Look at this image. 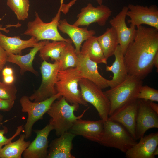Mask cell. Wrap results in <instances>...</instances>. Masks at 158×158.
I'll list each match as a JSON object with an SVG mask.
<instances>
[{"instance_id": "d6986e66", "label": "cell", "mask_w": 158, "mask_h": 158, "mask_svg": "<svg viewBox=\"0 0 158 158\" xmlns=\"http://www.w3.org/2000/svg\"><path fill=\"white\" fill-rule=\"evenodd\" d=\"M75 136L68 131L53 140L49 146L47 158H75L71 150L73 140Z\"/></svg>"}, {"instance_id": "7a4b0ae2", "label": "cell", "mask_w": 158, "mask_h": 158, "mask_svg": "<svg viewBox=\"0 0 158 158\" xmlns=\"http://www.w3.org/2000/svg\"><path fill=\"white\" fill-rule=\"evenodd\" d=\"M58 99L53 102L47 113L51 118L49 121L53 126L56 135L59 137L68 131L74 123L83 117L88 108L80 115L76 116L74 113L78 110L79 104H70L62 96Z\"/></svg>"}, {"instance_id": "44dd1931", "label": "cell", "mask_w": 158, "mask_h": 158, "mask_svg": "<svg viewBox=\"0 0 158 158\" xmlns=\"http://www.w3.org/2000/svg\"><path fill=\"white\" fill-rule=\"evenodd\" d=\"M48 40H43L39 42L35 46L31 49L29 53L24 55L6 52L7 62L18 65L20 68V72L22 75H23L26 71H29L37 75L38 72L33 66V61L36 55Z\"/></svg>"}, {"instance_id": "1f68e13d", "label": "cell", "mask_w": 158, "mask_h": 158, "mask_svg": "<svg viewBox=\"0 0 158 158\" xmlns=\"http://www.w3.org/2000/svg\"><path fill=\"white\" fill-rule=\"evenodd\" d=\"M23 125H22L17 127L15 133L9 138H6L4 135L7 133L8 131V128L4 126L3 129L0 130V150L4 145L11 142L16 137L20 134L21 132L24 129Z\"/></svg>"}, {"instance_id": "e575fe53", "label": "cell", "mask_w": 158, "mask_h": 158, "mask_svg": "<svg viewBox=\"0 0 158 158\" xmlns=\"http://www.w3.org/2000/svg\"><path fill=\"white\" fill-rule=\"evenodd\" d=\"M7 57L6 51L4 49L0 44V71L2 70L7 62Z\"/></svg>"}, {"instance_id": "f546056e", "label": "cell", "mask_w": 158, "mask_h": 158, "mask_svg": "<svg viewBox=\"0 0 158 158\" xmlns=\"http://www.w3.org/2000/svg\"><path fill=\"white\" fill-rule=\"evenodd\" d=\"M17 92L16 87L13 83L7 84L0 81V98L15 100Z\"/></svg>"}, {"instance_id": "30bf717a", "label": "cell", "mask_w": 158, "mask_h": 158, "mask_svg": "<svg viewBox=\"0 0 158 158\" xmlns=\"http://www.w3.org/2000/svg\"><path fill=\"white\" fill-rule=\"evenodd\" d=\"M126 16L130 19L128 23L137 28L142 24H146L158 30V9L157 6L149 7L129 4L127 6Z\"/></svg>"}, {"instance_id": "9a60e30c", "label": "cell", "mask_w": 158, "mask_h": 158, "mask_svg": "<svg viewBox=\"0 0 158 158\" xmlns=\"http://www.w3.org/2000/svg\"><path fill=\"white\" fill-rule=\"evenodd\" d=\"M138 108L137 99L117 110L108 118L122 125L136 140L135 130Z\"/></svg>"}, {"instance_id": "e0dca14e", "label": "cell", "mask_w": 158, "mask_h": 158, "mask_svg": "<svg viewBox=\"0 0 158 158\" xmlns=\"http://www.w3.org/2000/svg\"><path fill=\"white\" fill-rule=\"evenodd\" d=\"M104 121L78 119L68 131L75 136L80 135L90 141L99 143L103 133Z\"/></svg>"}, {"instance_id": "74e56055", "label": "cell", "mask_w": 158, "mask_h": 158, "mask_svg": "<svg viewBox=\"0 0 158 158\" xmlns=\"http://www.w3.org/2000/svg\"><path fill=\"white\" fill-rule=\"evenodd\" d=\"M21 24L18 23L16 24L15 25H6V27L5 28H3L2 25H0V30H1L4 31V32L6 33H8L9 32V30H7V28L10 27H18L21 25Z\"/></svg>"}, {"instance_id": "4316f807", "label": "cell", "mask_w": 158, "mask_h": 158, "mask_svg": "<svg viewBox=\"0 0 158 158\" xmlns=\"http://www.w3.org/2000/svg\"><path fill=\"white\" fill-rule=\"evenodd\" d=\"M67 42L63 41L48 40L39 50V56L44 61H47L49 58L52 61H59L61 53Z\"/></svg>"}, {"instance_id": "4dcf8cb0", "label": "cell", "mask_w": 158, "mask_h": 158, "mask_svg": "<svg viewBox=\"0 0 158 158\" xmlns=\"http://www.w3.org/2000/svg\"><path fill=\"white\" fill-rule=\"evenodd\" d=\"M138 99L146 101L158 102V90L147 85H142L137 97Z\"/></svg>"}, {"instance_id": "4fadbf2b", "label": "cell", "mask_w": 158, "mask_h": 158, "mask_svg": "<svg viewBox=\"0 0 158 158\" xmlns=\"http://www.w3.org/2000/svg\"><path fill=\"white\" fill-rule=\"evenodd\" d=\"M128 9L127 6H124L120 12L109 21L111 27L116 31L119 45L124 54L128 46L133 40L136 30L135 27L130 26L128 27L127 25L125 19Z\"/></svg>"}, {"instance_id": "d4e9b609", "label": "cell", "mask_w": 158, "mask_h": 158, "mask_svg": "<svg viewBox=\"0 0 158 158\" xmlns=\"http://www.w3.org/2000/svg\"><path fill=\"white\" fill-rule=\"evenodd\" d=\"M80 52L82 54L87 55L90 59L97 64H107V60L96 36H93L85 41L81 47Z\"/></svg>"}, {"instance_id": "9c48e42d", "label": "cell", "mask_w": 158, "mask_h": 158, "mask_svg": "<svg viewBox=\"0 0 158 158\" xmlns=\"http://www.w3.org/2000/svg\"><path fill=\"white\" fill-rule=\"evenodd\" d=\"M59 61L51 63L44 61L40 68L42 81L40 87L29 97L31 101L45 100L57 93L55 88L57 74L60 70Z\"/></svg>"}, {"instance_id": "836d02e7", "label": "cell", "mask_w": 158, "mask_h": 158, "mask_svg": "<svg viewBox=\"0 0 158 158\" xmlns=\"http://www.w3.org/2000/svg\"><path fill=\"white\" fill-rule=\"evenodd\" d=\"M78 0H72L67 4L63 3V0H61L60 5L61 6V11L64 14L68 13L70 8ZM99 5L102 4V0H97Z\"/></svg>"}, {"instance_id": "cb8c5ba5", "label": "cell", "mask_w": 158, "mask_h": 158, "mask_svg": "<svg viewBox=\"0 0 158 158\" xmlns=\"http://www.w3.org/2000/svg\"><path fill=\"white\" fill-rule=\"evenodd\" d=\"M97 38L107 60L109 58L114 55L119 45L116 31L112 27L108 28L103 34L97 37Z\"/></svg>"}, {"instance_id": "8d00e7d4", "label": "cell", "mask_w": 158, "mask_h": 158, "mask_svg": "<svg viewBox=\"0 0 158 158\" xmlns=\"http://www.w3.org/2000/svg\"><path fill=\"white\" fill-rule=\"evenodd\" d=\"M14 78L13 75L3 76V82L7 84L13 83Z\"/></svg>"}, {"instance_id": "f35d334b", "label": "cell", "mask_w": 158, "mask_h": 158, "mask_svg": "<svg viewBox=\"0 0 158 158\" xmlns=\"http://www.w3.org/2000/svg\"><path fill=\"white\" fill-rule=\"evenodd\" d=\"M149 104L152 109L158 114V104L154 102L149 101Z\"/></svg>"}, {"instance_id": "484cf974", "label": "cell", "mask_w": 158, "mask_h": 158, "mask_svg": "<svg viewBox=\"0 0 158 158\" xmlns=\"http://www.w3.org/2000/svg\"><path fill=\"white\" fill-rule=\"evenodd\" d=\"M25 134H22L16 141L4 145L0 150V158H21L24 151L28 147L30 141H25Z\"/></svg>"}, {"instance_id": "3957f363", "label": "cell", "mask_w": 158, "mask_h": 158, "mask_svg": "<svg viewBox=\"0 0 158 158\" xmlns=\"http://www.w3.org/2000/svg\"><path fill=\"white\" fill-rule=\"evenodd\" d=\"M142 80L128 75L122 82L104 92L110 103L109 116L128 103L138 99Z\"/></svg>"}, {"instance_id": "7c38bea8", "label": "cell", "mask_w": 158, "mask_h": 158, "mask_svg": "<svg viewBox=\"0 0 158 158\" xmlns=\"http://www.w3.org/2000/svg\"><path fill=\"white\" fill-rule=\"evenodd\" d=\"M158 128V114L151 108L149 101L138 99L135 135L137 140L143 137L148 130Z\"/></svg>"}, {"instance_id": "60d3db41", "label": "cell", "mask_w": 158, "mask_h": 158, "mask_svg": "<svg viewBox=\"0 0 158 158\" xmlns=\"http://www.w3.org/2000/svg\"><path fill=\"white\" fill-rule=\"evenodd\" d=\"M158 146L156 147L155 149L154 153V155L155 157L156 156L158 155Z\"/></svg>"}, {"instance_id": "7402d4cb", "label": "cell", "mask_w": 158, "mask_h": 158, "mask_svg": "<svg viewBox=\"0 0 158 158\" xmlns=\"http://www.w3.org/2000/svg\"><path fill=\"white\" fill-rule=\"evenodd\" d=\"M38 42L33 37L24 40L19 36L9 37L4 35L0 31V44L7 53L21 55L23 50L28 48L33 47Z\"/></svg>"}, {"instance_id": "d6a6232c", "label": "cell", "mask_w": 158, "mask_h": 158, "mask_svg": "<svg viewBox=\"0 0 158 158\" xmlns=\"http://www.w3.org/2000/svg\"><path fill=\"white\" fill-rule=\"evenodd\" d=\"M15 100L0 98V110L4 111H10L13 107Z\"/></svg>"}, {"instance_id": "ac0fdd59", "label": "cell", "mask_w": 158, "mask_h": 158, "mask_svg": "<svg viewBox=\"0 0 158 158\" xmlns=\"http://www.w3.org/2000/svg\"><path fill=\"white\" fill-rule=\"evenodd\" d=\"M125 153L127 158H154V151L158 145V132L141 137Z\"/></svg>"}, {"instance_id": "8992f818", "label": "cell", "mask_w": 158, "mask_h": 158, "mask_svg": "<svg viewBox=\"0 0 158 158\" xmlns=\"http://www.w3.org/2000/svg\"><path fill=\"white\" fill-rule=\"evenodd\" d=\"M137 142L120 123L108 119L104 121L102 138L98 143L118 149L125 153Z\"/></svg>"}, {"instance_id": "83f0119b", "label": "cell", "mask_w": 158, "mask_h": 158, "mask_svg": "<svg viewBox=\"0 0 158 158\" xmlns=\"http://www.w3.org/2000/svg\"><path fill=\"white\" fill-rule=\"evenodd\" d=\"M72 44L67 42L61 53L59 60L60 62V70L75 68L77 66L78 54Z\"/></svg>"}, {"instance_id": "277c9868", "label": "cell", "mask_w": 158, "mask_h": 158, "mask_svg": "<svg viewBox=\"0 0 158 158\" xmlns=\"http://www.w3.org/2000/svg\"><path fill=\"white\" fill-rule=\"evenodd\" d=\"M82 78L77 67L59 70L58 73L55 88L57 93L63 97L71 104H78L87 106L83 98L79 82Z\"/></svg>"}, {"instance_id": "5bb4252c", "label": "cell", "mask_w": 158, "mask_h": 158, "mask_svg": "<svg viewBox=\"0 0 158 158\" xmlns=\"http://www.w3.org/2000/svg\"><path fill=\"white\" fill-rule=\"evenodd\" d=\"M77 54L78 61L76 67L81 78L92 81L102 89L109 87L110 80L106 79L99 73L98 64L90 59L87 54L80 52Z\"/></svg>"}, {"instance_id": "5b68a950", "label": "cell", "mask_w": 158, "mask_h": 158, "mask_svg": "<svg viewBox=\"0 0 158 158\" xmlns=\"http://www.w3.org/2000/svg\"><path fill=\"white\" fill-rule=\"evenodd\" d=\"M61 6L51 21L49 23L43 22L36 11L34 20L29 21L27 25V28L23 34L35 37L38 42L43 40L63 41L67 43H72L70 39L63 37L58 30L61 14Z\"/></svg>"}, {"instance_id": "ffe728a7", "label": "cell", "mask_w": 158, "mask_h": 158, "mask_svg": "<svg viewBox=\"0 0 158 158\" xmlns=\"http://www.w3.org/2000/svg\"><path fill=\"white\" fill-rule=\"evenodd\" d=\"M58 29L67 35L75 46L77 53L80 52L83 42L95 34L93 30H88L87 27L80 28L69 23L66 19L60 20Z\"/></svg>"}, {"instance_id": "8fae6325", "label": "cell", "mask_w": 158, "mask_h": 158, "mask_svg": "<svg viewBox=\"0 0 158 158\" xmlns=\"http://www.w3.org/2000/svg\"><path fill=\"white\" fill-rule=\"evenodd\" d=\"M112 11L102 4L94 6L90 3L82 8L77 16V19L73 24L77 26H87L93 23H97L101 26L105 25L111 16Z\"/></svg>"}, {"instance_id": "ab89813d", "label": "cell", "mask_w": 158, "mask_h": 158, "mask_svg": "<svg viewBox=\"0 0 158 158\" xmlns=\"http://www.w3.org/2000/svg\"><path fill=\"white\" fill-rule=\"evenodd\" d=\"M153 63L154 66L158 70V52H157L155 55L153 60Z\"/></svg>"}, {"instance_id": "f1b7e54d", "label": "cell", "mask_w": 158, "mask_h": 158, "mask_svg": "<svg viewBox=\"0 0 158 158\" xmlns=\"http://www.w3.org/2000/svg\"><path fill=\"white\" fill-rule=\"evenodd\" d=\"M6 4L15 14L18 20L24 21L28 18L30 6L29 0H7Z\"/></svg>"}, {"instance_id": "d590c367", "label": "cell", "mask_w": 158, "mask_h": 158, "mask_svg": "<svg viewBox=\"0 0 158 158\" xmlns=\"http://www.w3.org/2000/svg\"><path fill=\"white\" fill-rule=\"evenodd\" d=\"M2 71L3 76L12 75L13 74V70L11 68L6 67L3 68Z\"/></svg>"}, {"instance_id": "b9f144b4", "label": "cell", "mask_w": 158, "mask_h": 158, "mask_svg": "<svg viewBox=\"0 0 158 158\" xmlns=\"http://www.w3.org/2000/svg\"><path fill=\"white\" fill-rule=\"evenodd\" d=\"M3 116L1 115L0 114V130L1 126L2 124V121L3 119Z\"/></svg>"}, {"instance_id": "ba28073f", "label": "cell", "mask_w": 158, "mask_h": 158, "mask_svg": "<svg viewBox=\"0 0 158 158\" xmlns=\"http://www.w3.org/2000/svg\"><path fill=\"white\" fill-rule=\"evenodd\" d=\"M79 85L83 99L95 107L101 119L104 121L107 120L110 112V103L102 89L84 78L80 80Z\"/></svg>"}, {"instance_id": "603a6c76", "label": "cell", "mask_w": 158, "mask_h": 158, "mask_svg": "<svg viewBox=\"0 0 158 158\" xmlns=\"http://www.w3.org/2000/svg\"><path fill=\"white\" fill-rule=\"evenodd\" d=\"M114 55L115 59L113 63L111 66H107L106 68V71H111L113 74L112 79L110 80V88H112L121 83L128 75L124 63V54L119 45Z\"/></svg>"}, {"instance_id": "2e32d148", "label": "cell", "mask_w": 158, "mask_h": 158, "mask_svg": "<svg viewBox=\"0 0 158 158\" xmlns=\"http://www.w3.org/2000/svg\"><path fill=\"white\" fill-rule=\"evenodd\" d=\"M54 130L50 122L41 130H35L36 134L34 140L30 142L23 152L24 158H47L49 147L48 137L51 130Z\"/></svg>"}, {"instance_id": "6da1fadb", "label": "cell", "mask_w": 158, "mask_h": 158, "mask_svg": "<svg viewBox=\"0 0 158 158\" xmlns=\"http://www.w3.org/2000/svg\"><path fill=\"white\" fill-rule=\"evenodd\" d=\"M157 52L158 30L142 25L136 28L124 56L128 74L143 80L152 72L153 60Z\"/></svg>"}, {"instance_id": "52a82bcc", "label": "cell", "mask_w": 158, "mask_h": 158, "mask_svg": "<svg viewBox=\"0 0 158 158\" xmlns=\"http://www.w3.org/2000/svg\"><path fill=\"white\" fill-rule=\"evenodd\" d=\"M61 96L59 93L42 101L32 102L28 96H23L20 100L22 111L27 113L28 117L24 126L25 139L32 135L34 124L40 120L42 119L53 102Z\"/></svg>"}]
</instances>
